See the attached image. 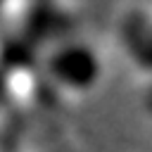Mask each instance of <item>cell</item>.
<instances>
[{
	"mask_svg": "<svg viewBox=\"0 0 152 152\" xmlns=\"http://www.w3.org/2000/svg\"><path fill=\"white\" fill-rule=\"evenodd\" d=\"M43 69L59 90L74 95H83L93 90L102 81V71H104L100 52L95 50V45H90L83 38L57 40L48 50L43 59Z\"/></svg>",
	"mask_w": 152,
	"mask_h": 152,
	"instance_id": "1",
	"label": "cell"
},
{
	"mask_svg": "<svg viewBox=\"0 0 152 152\" xmlns=\"http://www.w3.org/2000/svg\"><path fill=\"white\" fill-rule=\"evenodd\" d=\"M142 107H145V112L152 116V78H147V86H145V90H142Z\"/></svg>",
	"mask_w": 152,
	"mask_h": 152,
	"instance_id": "3",
	"label": "cell"
},
{
	"mask_svg": "<svg viewBox=\"0 0 152 152\" xmlns=\"http://www.w3.org/2000/svg\"><path fill=\"white\" fill-rule=\"evenodd\" d=\"M116 45L138 74L152 78V10L126 7L116 19Z\"/></svg>",
	"mask_w": 152,
	"mask_h": 152,
	"instance_id": "2",
	"label": "cell"
}]
</instances>
